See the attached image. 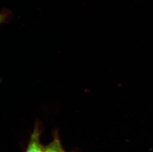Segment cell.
<instances>
[{"label":"cell","instance_id":"1","mask_svg":"<svg viewBox=\"0 0 153 152\" xmlns=\"http://www.w3.org/2000/svg\"><path fill=\"white\" fill-rule=\"evenodd\" d=\"M39 137V123L36 122L26 152H64L58 139L56 138L48 146L44 147L40 143Z\"/></svg>","mask_w":153,"mask_h":152},{"label":"cell","instance_id":"2","mask_svg":"<svg viewBox=\"0 0 153 152\" xmlns=\"http://www.w3.org/2000/svg\"><path fill=\"white\" fill-rule=\"evenodd\" d=\"M12 17V13L8 10H4L1 15V23H7Z\"/></svg>","mask_w":153,"mask_h":152}]
</instances>
